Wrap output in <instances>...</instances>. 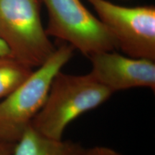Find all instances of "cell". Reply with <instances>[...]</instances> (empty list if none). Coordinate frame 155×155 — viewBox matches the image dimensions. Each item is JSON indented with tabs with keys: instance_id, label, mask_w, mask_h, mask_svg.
Returning a JSON list of instances; mask_svg holds the SVG:
<instances>
[{
	"instance_id": "1",
	"label": "cell",
	"mask_w": 155,
	"mask_h": 155,
	"mask_svg": "<svg viewBox=\"0 0 155 155\" xmlns=\"http://www.w3.org/2000/svg\"><path fill=\"white\" fill-rule=\"evenodd\" d=\"M111 95L90 73L71 75L61 71L53 78L47 99L30 126L42 135L61 139L71 122L98 107Z\"/></svg>"
},
{
	"instance_id": "2",
	"label": "cell",
	"mask_w": 155,
	"mask_h": 155,
	"mask_svg": "<svg viewBox=\"0 0 155 155\" xmlns=\"http://www.w3.org/2000/svg\"><path fill=\"white\" fill-rule=\"evenodd\" d=\"M68 43L53 53L14 92L0 102V141L16 143L45 104L53 78L73 57Z\"/></svg>"
},
{
	"instance_id": "3",
	"label": "cell",
	"mask_w": 155,
	"mask_h": 155,
	"mask_svg": "<svg viewBox=\"0 0 155 155\" xmlns=\"http://www.w3.org/2000/svg\"><path fill=\"white\" fill-rule=\"evenodd\" d=\"M41 0H0V39L11 55L33 69L48 59L56 48L40 17Z\"/></svg>"
},
{
	"instance_id": "4",
	"label": "cell",
	"mask_w": 155,
	"mask_h": 155,
	"mask_svg": "<svg viewBox=\"0 0 155 155\" xmlns=\"http://www.w3.org/2000/svg\"><path fill=\"white\" fill-rule=\"evenodd\" d=\"M45 5L48 36L63 40L89 58L117 48L114 37L81 0H41Z\"/></svg>"
},
{
	"instance_id": "5",
	"label": "cell",
	"mask_w": 155,
	"mask_h": 155,
	"mask_svg": "<svg viewBox=\"0 0 155 155\" xmlns=\"http://www.w3.org/2000/svg\"><path fill=\"white\" fill-rule=\"evenodd\" d=\"M127 56L155 61V7H127L108 0H87Z\"/></svg>"
},
{
	"instance_id": "6",
	"label": "cell",
	"mask_w": 155,
	"mask_h": 155,
	"mask_svg": "<svg viewBox=\"0 0 155 155\" xmlns=\"http://www.w3.org/2000/svg\"><path fill=\"white\" fill-rule=\"evenodd\" d=\"M88 58L92 64L89 73L113 94L134 88H148L154 91V61L131 58L114 51L101 52Z\"/></svg>"
},
{
	"instance_id": "7",
	"label": "cell",
	"mask_w": 155,
	"mask_h": 155,
	"mask_svg": "<svg viewBox=\"0 0 155 155\" xmlns=\"http://www.w3.org/2000/svg\"><path fill=\"white\" fill-rule=\"evenodd\" d=\"M84 149L75 141L42 135L30 126L15 144L14 155H82Z\"/></svg>"
},
{
	"instance_id": "8",
	"label": "cell",
	"mask_w": 155,
	"mask_h": 155,
	"mask_svg": "<svg viewBox=\"0 0 155 155\" xmlns=\"http://www.w3.org/2000/svg\"><path fill=\"white\" fill-rule=\"evenodd\" d=\"M33 72L12 55L0 56V99L14 92Z\"/></svg>"
},
{
	"instance_id": "9",
	"label": "cell",
	"mask_w": 155,
	"mask_h": 155,
	"mask_svg": "<svg viewBox=\"0 0 155 155\" xmlns=\"http://www.w3.org/2000/svg\"><path fill=\"white\" fill-rule=\"evenodd\" d=\"M82 155H122L113 149L103 146H96L84 149Z\"/></svg>"
},
{
	"instance_id": "10",
	"label": "cell",
	"mask_w": 155,
	"mask_h": 155,
	"mask_svg": "<svg viewBox=\"0 0 155 155\" xmlns=\"http://www.w3.org/2000/svg\"><path fill=\"white\" fill-rule=\"evenodd\" d=\"M14 143L0 141V155H14Z\"/></svg>"
},
{
	"instance_id": "11",
	"label": "cell",
	"mask_w": 155,
	"mask_h": 155,
	"mask_svg": "<svg viewBox=\"0 0 155 155\" xmlns=\"http://www.w3.org/2000/svg\"><path fill=\"white\" fill-rule=\"evenodd\" d=\"M7 55H11L10 51H9L8 47L6 45L5 42L0 39V56Z\"/></svg>"
}]
</instances>
